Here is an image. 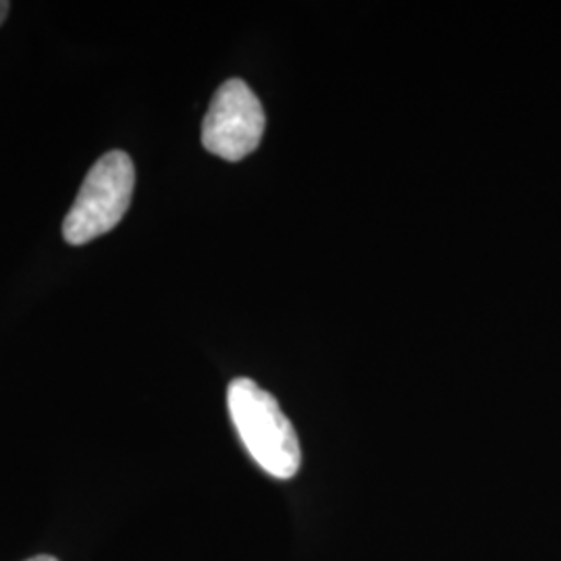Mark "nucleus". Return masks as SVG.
I'll use <instances>...</instances> for the list:
<instances>
[{
	"label": "nucleus",
	"mask_w": 561,
	"mask_h": 561,
	"mask_svg": "<svg viewBox=\"0 0 561 561\" xmlns=\"http://www.w3.org/2000/svg\"><path fill=\"white\" fill-rule=\"evenodd\" d=\"M227 405L243 447L275 479H291L300 470V439L277 400L252 379H236Z\"/></svg>",
	"instance_id": "nucleus-1"
},
{
	"label": "nucleus",
	"mask_w": 561,
	"mask_h": 561,
	"mask_svg": "<svg viewBox=\"0 0 561 561\" xmlns=\"http://www.w3.org/2000/svg\"><path fill=\"white\" fill-rule=\"evenodd\" d=\"M136 187V167L129 154L106 152L81 183L80 194L62 221V238L83 245L113 231L125 217Z\"/></svg>",
	"instance_id": "nucleus-2"
},
{
	"label": "nucleus",
	"mask_w": 561,
	"mask_h": 561,
	"mask_svg": "<svg viewBox=\"0 0 561 561\" xmlns=\"http://www.w3.org/2000/svg\"><path fill=\"white\" fill-rule=\"evenodd\" d=\"M264 127V108L252 88L241 80L225 81L202 123V144L222 161L238 162L259 148Z\"/></svg>",
	"instance_id": "nucleus-3"
},
{
	"label": "nucleus",
	"mask_w": 561,
	"mask_h": 561,
	"mask_svg": "<svg viewBox=\"0 0 561 561\" xmlns=\"http://www.w3.org/2000/svg\"><path fill=\"white\" fill-rule=\"evenodd\" d=\"M9 9H11V4H9V2H4V0H0V25L4 23V20H7Z\"/></svg>",
	"instance_id": "nucleus-4"
},
{
	"label": "nucleus",
	"mask_w": 561,
	"mask_h": 561,
	"mask_svg": "<svg viewBox=\"0 0 561 561\" xmlns=\"http://www.w3.org/2000/svg\"><path fill=\"white\" fill-rule=\"evenodd\" d=\"M25 561H59L57 558H53V556H36V558H32V560Z\"/></svg>",
	"instance_id": "nucleus-5"
}]
</instances>
